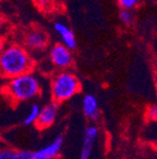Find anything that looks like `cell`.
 I'll return each instance as SVG.
<instances>
[{"label": "cell", "instance_id": "6da1fadb", "mask_svg": "<svg viewBox=\"0 0 157 159\" xmlns=\"http://www.w3.org/2000/svg\"><path fill=\"white\" fill-rule=\"evenodd\" d=\"M34 61L27 50L20 44L6 45L0 53V75L12 79L24 73L32 72Z\"/></svg>", "mask_w": 157, "mask_h": 159}, {"label": "cell", "instance_id": "7a4b0ae2", "mask_svg": "<svg viewBox=\"0 0 157 159\" xmlns=\"http://www.w3.org/2000/svg\"><path fill=\"white\" fill-rule=\"evenodd\" d=\"M3 92L12 102H27L35 98L40 94L41 83L32 72L24 73L9 79Z\"/></svg>", "mask_w": 157, "mask_h": 159}, {"label": "cell", "instance_id": "3957f363", "mask_svg": "<svg viewBox=\"0 0 157 159\" xmlns=\"http://www.w3.org/2000/svg\"><path fill=\"white\" fill-rule=\"evenodd\" d=\"M81 84L75 73L63 70L54 75L51 80V95L53 102L56 104L64 103L78 94Z\"/></svg>", "mask_w": 157, "mask_h": 159}, {"label": "cell", "instance_id": "277c9868", "mask_svg": "<svg viewBox=\"0 0 157 159\" xmlns=\"http://www.w3.org/2000/svg\"><path fill=\"white\" fill-rule=\"evenodd\" d=\"M49 54L52 64L61 71L69 69L74 62L71 50H69L68 48H66L62 43H56L53 45L49 49Z\"/></svg>", "mask_w": 157, "mask_h": 159}, {"label": "cell", "instance_id": "5b68a950", "mask_svg": "<svg viewBox=\"0 0 157 159\" xmlns=\"http://www.w3.org/2000/svg\"><path fill=\"white\" fill-rule=\"evenodd\" d=\"M49 34L43 29L33 28L24 35V45L31 51H42L49 45Z\"/></svg>", "mask_w": 157, "mask_h": 159}, {"label": "cell", "instance_id": "8992f818", "mask_svg": "<svg viewBox=\"0 0 157 159\" xmlns=\"http://www.w3.org/2000/svg\"><path fill=\"white\" fill-rule=\"evenodd\" d=\"M57 117V104L54 102L49 103V104L44 105L43 107L40 108V114L36 119V125L37 128L40 129H46L51 127L54 124Z\"/></svg>", "mask_w": 157, "mask_h": 159}, {"label": "cell", "instance_id": "52a82bcc", "mask_svg": "<svg viewBox=\"0 0 157 159\" xmlns=\"http://www.w3.org/2000/svg\"><path fill=\"white\" fill-rule=\"evenodd\" d=\"M99 135V128L96 125H89L85 130L83 135V142L81 146V152L79 159H90L92 154L93 147L96 144L97 137Z\"/></svg>", "mask_w": 157, "mask_h": 159}, {"label": "cell", "instance_id": "ba28073f", "mask_svg": "<svg viewBox=\"0 0 157 159\" xmlns=\"http://www.w3.org/2000/svg\"><path fill=\"white\" fill-rule=\"evenodd\" d=\"M64 144V137L57 136L49 145L44 146L43 148L32 152L33 159H54L59 155L62 147Z\"/></svg>", "mask_w": 157, "mask_h": 159}, {"label": "cell", "instance_id": "9c48e42d", "mask_svg": "<svg viewBox=\"0 0 157 159\" xmlns=\"http://www.w3.org/2000/svg\"><path fill=\"white\" fill-rule=\"evenodd\" d=\"M54 30L59 35V39L62 41V44H64L69 50H75L77 48V40L74 32L70 30V28L64 23L63 21H56L54 23Z\"/></svg>", "mask_w": 157, "mask_h": 159}, {"label": "cell", "instance_id": "30bf717a", "mask_svg": "<svg viewBox=\"0 0 157 159\" xmlns=\"http://www.w3.org/2000/svg\"><path fill=\"white\" fill-rule=\"evenodd\" d=\"M83 112L87 118L96 122L99 118V105L98 99L95 95L86 94L83 98Z\"/></svg>", "mask_w": 157, "mask_h": 159}, {"label": "cell", "instance_id": "8fae6325", "mask_svg": "<svg viewBox=\"0 0 157 159\" xmlns=\"http://www.w3.org/2000/svg\"><path fill=\"white\" fill-rule=\"evenodd\" d=\"M40 105L37 104H33L30 108V111L28 112L27 116L23 119V124L24 125H34L36 123V119L39 117L40 114Z\"/></svg>", "mask_w": 157, "mask_h": 159}, {"label": "cell", "instance_id": "7c38bea8", "mask_svg": "<svg viewBox=\"0 0 157 159\" xmlns=\"http://www.w3.org/2000/svg\"><path fill=\"white\" fill-rule=\"evenodd\" d=\"M119 18L122 21V23H124L125 25H130L134 21V15H133L132 10L128 9H122L119 13Z\"/></svg>", "mask_w": 157, "mask_h": 159}, {"label": "cell", "instance_id": "4fadbf2b", "mask_svg": "<svg viewBox=\"0 0 157 159\" xmlns=\"http://www.w3.org/2000/svg\"><path fill=\"white\" fill-rule=\"evenodd\" d=\"M118 1H119V5H120V7L122 8V9L132 10L138 6L140 0H118Z\"/></svg>", "mask_w": 157, "mask_h": 159}, {"label": "cell", "instance_id": "5bb4252c", "mask_svg": "<svg viewBox=\"0 0 157 159\" xmlns=\"http://www.w3.org/2000/svg\"><path fill=\"white\" fill-rule=\"evenodd\" d=\"M13 159H33L32 152H30V150H17V152H13Z\"/></svg>", "mask_w": 157, "mask_h": 159}, {"label": "cell", "instance_id": "9a60e30c", "mask_svg": "<svg viewBox=\"0 0 157 159\" xmlns=\"http://www.w3.org/2000/svg\"><path fill=\"white\" fill-rule=\"evenodd\" d=\"M146 116H147L148 120H153L155 122L157 119V107L156 105H151L148 106L147 111H146Z\"/></svg>", "mask_w": 157, "mask_h": 159}, {"label": "cell", "instance_id": "2e32d148", "mask_svg": "<svg viewBox=\"0 0 157 159\" xmlns=\"http://www.w3.org/2000/svg\"><path fill=\"white\" fill-rule=\"evenodd\" d=\"M13 152L11 149H3L0 150V159H13Z\"/></svg>", "mask_w": 157, "mask_h": 159}, {"label": "cell", "instance_id": "e0dca14e", "mask_svg": "<svg viewBox=\"0 0 157 159\" xmlns=\"http://www.w3.org/2000/svg\"><path fill=\"white\" fill-rule=\"evenodd\" d=\"M5 47H6V41H5V39L0 35V53L2 52V50L5 49Z\"/></svg>", "mask_w": 157, "mask_h": 159}, {"label": "cell", "instance_id": "ac0fdd59", "mask_svg": "<svg viewBox=\"0 0 157 159\" xmlns=\"http://www.w3.org/2000/svg\"><path fill=\"white\" fill-rule=\"evenodd\" d=\"M49 2V0H36V3L41 7H45Z\"/></svg>", "mask_w": 157, "mask_h": 159}, {"label": "cell", "instance_id": "d6986e66", "mask_svg": "<svg viewBox=\"0 0 157 159\" xmlns=\"http://www.w3.org/2000/svg\"><path fill=\"white\" fill-rule=\"evenodd\" d=\"M3 25H5V16L0 12V29L3 27Z\"/></svg>", "mask_w": 157, "mask_h": 159}]
</instances>
